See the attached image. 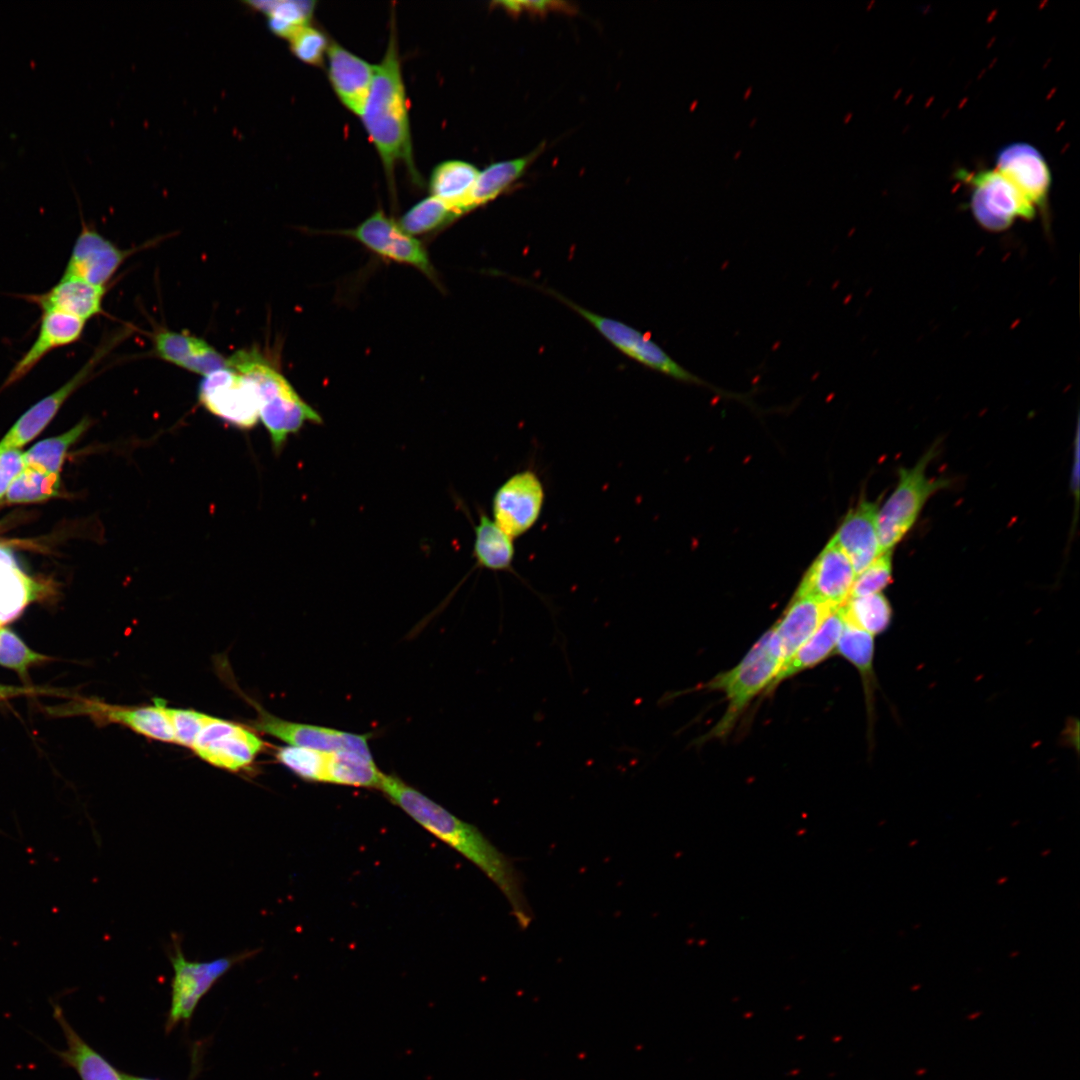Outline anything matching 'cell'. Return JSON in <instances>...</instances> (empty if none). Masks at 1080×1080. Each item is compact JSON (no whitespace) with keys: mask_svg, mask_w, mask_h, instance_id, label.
<instances>
[{"mask_svg":"<svg viewBox=\"0 0 1080 1080\" xmlns=\"http://www.w3.org/2000/svg\"><path fill=\"white\" fill-rule=\"evenodd\" d=\"M379 789L419 825L478 867L505 896L520 928L529 926L531 913L519 873L481 831L395 775L384 774Z\"/></svg>","mask_w":1080,"mask_h":1080,"instance_id":"cell-1","label":"cell"},{"mask_svg":"<svg viewBox=\"0 0 1080 1080\" xmlns=\"http://www.w3.org/2000/svg\"><path fill=\"white\" fill-rule=\"evenodd\" d=\"M374 144L388 183L394 185V171L402 163L416 186L423 180L414 162L409 110L401 70L394 17L385 54L376 65L370 93L361 115Z\"/></svg>","mask_w":1080,"mask_h":1080,"instance_id":"cell-2","label":"cell"},{"mask_svg":"<svg viewBox=\"0 0 1080 1080\" xmlns=\"http://www.w3.org/2000/svg\"><path fill=\"white\" fill-rule=\"evenodd\" d=\"M228 366L248 378L259 398V421L267 430L273 450L280 452L289 436L306 423L319 424L321 416L296 392L283 374L256 348L239 350L227 358Z\"/></svg>","mask_w":1080,"mask_h":1080,"instance_id":"cell-3","label":"cell"},{"mask_svg":"<svg viewBox=\"0 0 1080 1080\" xmlns=\"http://www.w3.org/2000/svg\"><path fill=\"white\" fill-rule=\"evenodd\" d=\"M782 663L780 643L772 627L736 666L711 679L705 687L722 691L728 707L707 737H725L752 699L761 691H768Z\"/></svg>","mask_w":1080,"mask_h":1080,"instance_id":"cell-4","label":"cell"},{"mask_svg":"<svg viewBox=\"0 0 1080 1080\" xmlns=\"http://www.w3.org/2000/svg\"><path fill=\"white\" fill-rule=\"evenodd\" d=\"M935 456V447L927 451L911 468H900L893 493L877 513V535L881 553L890 551L915 524L928 500L946 487L945 478H930L926 468Z\"/></svg>","mask_w":1080,"mask_h":1080,"instance_id":"cell-5","label":"cell"},{"mask_svg":"<svg viewBox=\"0 0 1080 1080\" xmlns=\"http://www.w3.org/2000/svg\"><path fill=\"white\" fill-rule=\"evenodd\" d=\"M971 187L970 209L978 224L992 232L1008 229L1016 218L1032 219L1036 208L996 168L959 174Z\"/></svg>","mask_w":1080,"mask_h":1080,"instance_id":"cell-6","label":"cell"},{"mask_svg":"<svg viewBox=\"0 0 1080 1080\" xmlns=\"http://www.w3.org/2000/svg\"><path fill=\"white\" fill-rule=\"evenodd\" d=\"M549 293L585 318L606 340L631 359L675 380L714 388L677 363L642 332L619 320L591 312L554 291L550 290Z\"/></svg>","mask_w":1080,"mask_h":1080,"instance_id":"cell-7","label":"cell"},{"mask_svg":"<svg viewBox=\"0 0 1080 1080\" xmlns=\"http://www.w3.org/2000/svg\"><path fill=\"white\" fill-rule=\"evenodd\" d=\"M198 400L209 413L239 429H251L259 422L256 387L229 366L202 378Z\"/></svg>","mask_w":1080,"mask_h":1080,"instance_id":"cell-8","label":"cell"},{"mask_svg":"<svg viewBox=\"0 0 1080 1080\" xmlns=\"http://www.w3.org/2000/svg\"><path fill=\"white\" fill-rule=\"evenodd\" d=\"M339 233L355 239L376 255L412 266L435 281L436 272L423 244L381 209L356 227Z\"/></svg>","mask_w":1080,"mask_h":1080,"instance_id":"cell-9","label":"cell"},{"mask_svg":"<svg viewBox=\"0 0 1080 1080\" xmlns=\"http://www.w3.org/2000/svg\"><path fill=\"white\" fill-rule=\"evenodd\" d=\"M264 747L248 728L209 716L191 748L209 764L236 772L250 766Z\"/></svg>","mask_w":1080,"mask_h":1080,"instance_id":"cell-10","label":"cell"},{"mask_svg":"<svg viewBox=\"0 0 1080 1080\" xmlns=\"http://www.w3.org/2000/svg\"><path fill=\"white\" fill-rule=\"evenodd\" d=\"M545 501V490L532 470L510 476L492 499L494 522L512 539L528 532L538 521Z\"/></svg>","mask_w":1080,"mask_h":1080,"instance_id":"cell-11","label":"cell"},{"mask_svg":"<svg viewBox=\"0 0 1080 1080\" xmlns=\"http://www.w3.org/2000/svg\"><path fill=\"white\" fill-rule=\"evenodd\" d=\"M255 707L257 718L251 721L253 729L271 735L290 744L324 752L351 751L372 756L368 735L349 733L332 728L303 724L278 718L258 703L246 698Z\"/></svg>","mask_w":1080,"mask_h":1080,"instance_id":"cell-12","label":"cell"},{"mask_svg":"<svg viewBox=\"0 0 1080 1080\" xmlns=\"http://www.w3.org/2000/svg\"><path fill=\"white\" fill-rule=\"evenodd\" d=\"M236 960L233 957H222L209 962L189 961L180 949L177 950L171 959L174 975L167 1031L192 1016L200 999Z\"/></svg>","mask_w":1080,"mask_h":1080,"instance_id":"cell-13","label":"cell"},{"mask_svg":"<svg viewBox=\"0 0 1080 1080\" xmlns=\"http://www.w3.org/2000/svg\"><path fill=\"white\" fill-rule=\"evenodd\" d=\"M154 705L121 706L98 699H79L57 708V714L86 715L101 724L116 723L134 732L163 742H174L171 724L165 713V703L155 699Z\"/></svg>","mask_w":1080,"mask_h":1080,"instance_id":"cell-14","label":"cell"},{"mask_svg":"<svg viewBox=\"0 0 1080 1080\" xmlns=\"http://www.w3.org/2000/svg\"><path fill=\"white\" fill-rule=\"evenodd\" d=\"M113 346L101 343L91 358L67 382L29 408L0 442V452L19 449L35 438L53 419L64 402L89 378L93 369Z\"/></svg>","mask_w":1080,"mask_h":1080,"instance_id":"cell-15","label":"cell"},{"mask_svg":"<svg viewBox=\"0 0 1080 1080\" xmlns=\"http://www.w3.org/2000/svg\"><path fill=\"white\" fill-rule=\"evenodd\" d=\"M129 254L82 221L63 275L106 287Z\"/></svg>","mask_w":1080,"mask_h":1080,"instance_id":"cell-16","label":"cell"},{"mask_svg":"<svg viewBox=\"0 0 1080 1080\" xmlns=\"http://www.w3.org/2000/svg\"><path fill=\"white\" fill-rule=\"evenodd\" d=\"M855 571L844 551L831 540L806 572L794 596H806L833 607L850 597Z\"/></svg>","mask_w":1080,"mask_h":1080,"instance_id":"cell-17","label":"cell"},{"mask_svg":"<svg viewBox=\"0 0 1080 1080\" xmlns=\"http://www.w3.org/2000/svg\"><path fill=\"white\" fill-rule=\"evenodd\" d=\"M996 169L1035 207L1045 209L1051 174L1042 154L1027 143H1013L1000 150Z\"/></svg>","mask_w":1080,"mask_h":1080,"instance_id":"cell-18","label":"cell"},{"mask_svg":"<svg viewBox=\"0 0 1080 1080\" xmlns=\"http://www.w3.org/2000/svg\"><path fill=\"white\" fill-rule=\"evenodd\" d=\"M327 75L340 102L351 113L363 114L376 65H372L339 43L331 41L327 51Z\"/></svg>","mask_w":1080,"mask_h":1080,"instance_id":"cell-19","label":"cell"},{"mask_svg":"<svg viewBox=\"0 0 1080 1080\" xmlns=\"http://www.w3.org/2000/svg\"><path fill=\"white\" fill-rule=\"evenodd\" d=\"M84 320L54 311L42 312L38 335L11 369L3 388L25 377L49 352L78 341L85 326Z\"/></svg>","mask_w":1080,"mask_h":1080,"instance_id":"cell-20","label":"cell"},{"mask_svg":"<svg viewBox=\"0 0 1080 1080\" xmlns=\"http://www.w3.org/2000/svg\"><path fill=\"white\" fill-rule=\"evenodd\" d=\"M877 513L876 504L860 502L848 513L832 539L848 556L856 575L881 554Z\"/></svg>","mask_w":1080,"mask_h":1080,"instance_id":"cell-21","label":"cell"},{"mask_svg":"<svg viewBox=\"0 0 1080 1080\" xmlns=\"http://www.w3.org/2000/svg\"><path fill=\"white\" fill-rule=\"evenodd\" d=\"M153 342L162 360L203 377L228 366L227 358L207 341L185 332L160 330Z\"/></svg>","mask_w":1080,"mask_h":1080,"instance_id":"cell-22","label":"cell"},{"mask_svg":"<svg viewBox=\"0 0 1080 1080\" xmlns=\"http://www.w3.org/2000/svg\"><path fill=\"white\" fill-rule=\"evenodd\" d=\"M105 292L106 287L62 275L48 291L25 295L24 298L37 305L42 312H60L86 321L102 313Z\"/></svg>","mask_w":1080,"mask_h":1080,"instance_id":"cell-23","label":"cell"},{"mask_svg":"<svg viewBox=\"0 0 1080 1080\" xmlns=\"http://www.w3.org/2000/svg\"><path fill=\"white\" fill-rule=\"evenodd\" d=\"M834 609L836 607L811 597H793L783 617L773 626L780 643L782 666L817 631Z\"/></svg>","mask_w":1080,"mask_h":1080,"instance_id":"cell-24","label":"cell"},{"mask_svg":"<svg viewBox=\"0 0 1080 1080\" xmlns=\"http://www.w3.org/2000/svg\"><path fill=\"white\" fill-rule=\"evenodd\" d=\"M53 1017L66 1042L65 1049L54 1050V1053L78 1074L80 1080H123L122 1073L77 1033L58 1004H53Z\"/></svg>","mask_w":1080,"mask_h":1080,"instance_id":"cell-25","label":"cell"},{"mask_svg":"<svg viewBox=\"0 0 1080 1080\" xmlns=\"http://www.w3.org/2000/svg\"><path fill=\"white\" fill-rule=\"evenodd\" d=\"M843 627L844 619L839 607L825 618L817 631L781 667L768 690L774 689L781 681L821 663L830 656L837 646Z\"/></svg>","mask_w":1080,"mask_h":1080,"instance_id":"cell-26","label":"cell"},{"mask_svg":"<svg viewBox=\"0 0 1080 1080\" xmlns=\"http://www.w3.org/2000/svg\"><path fill=\"white\" fill-rule=\"evenodd\" d=\"M479 171L462 160H446L434 167L428 187L434 196L452 207L457 218L466 214L465 206Z\"/></svg>","mask_w":1080,"mask_h":1080,"instance_id":"cell-27","label":"cell"},{"mask_svg":"<svg viewBox=\"0 0 1080 1080\" xmlns=\"http://www.w3.org/2000/svg\"><path fill=\"white\" fill-rule=\"evenodd\" d=\"M536 152L521 158L493 163L479 172L465 206L466 214L493 201L507 190L535 159Z\"/></svg>","mask_w":1080,"mask_h":1080,"instance_id":"cell-28","label":"cell"},{"mask_svg":"<svg viewBox=\"0 0 1080 1080\" xmlns=\"http://www.w3.org/2000/svg\"><path fill=\"white\" fill-rule=\"evenodd\" d=\"M474 533L473 556L478 565L492 571L512 572L514 539L485 514L480 515Z\"/></svg>","mask_w":1080,"mask_h":1080,"instance_id":"cell-29","label":"cell"},{"mask_svg":"<svg viewBox=\"0 0 1080 1080\" xmlns=\"http://www.w3.org/2000/svg\"><path fill=\"white\" fill-rule=\"evenodd\" d=\"M243 4L267 18L274 35L288 40L300 28L311 24L316 1L310 0H252Z\"/></svg>","mask_w":1080,"mask_h":1080,"instance_id":"cell-30","label":"cell"},{"mask_svg":"<svg viewBox=\"0 0 1080 1080\" xmlns=\"http://www.w3.org/2000/svg\"><path fill=\"white\" fill-rule=\"evenodd\" d=\"M383 777L372 756L351 751L328 752L325 783L379 789Z\"/></svg>","mask_w":1080,"mask_h":1080,"instance_id":"cell-31","label":"cell"},{"mask_svg":"<svg viewBox=\"0 0 1080 1080\" xmlns=\"http://www.w3.org/2000/svg\"><path fill=\"white\" fill-rule=\"evenodd\" d=\"M840 610L845 623L872 636L885 632L893 618L891 604L881 593L849 597Z\"/></svg>","mask_w":1080,"mask_h":1080,"instance_id":"cell-32","label":"cell"},{"mask_svg":"<svg viewBox=\"0 0 1080 1080\" xmlns=\"http://www.w3.org/2000/svg\"><path fill=\"white\" fill-rule=\"evenodd\" d=\"M41 592L42 586L18 566H0V625L18 617Z\"/></svg>","mask_w":1080,"mask_h":1080,"instance_id":"cell-33","label":"cell"},{"mask_svg":"<svg viewBox=\"0 0 1080 1080\" xmlns=\"http://www.w3.org/2000/svg\"><path fill=\"white\" fill-rule=\"evenodd\" d=\"M90 424V419L85 417L65 433L36 443L23 453L25 466L50 474H59L67 450Z\"/></svg>","mask_w":1080,"mask_h":1080,"instance_id":"cell-34","label":"cell"},{"mask_svg":"<svg viewBox=\"0 0 1080 1080\" xmlns=\"http://www.w3.org/2000/svg\"><path fill=\"white\" fill-rule=\"evenodd\" d=\"M835 650L858 669L864 681L866 696L869 697L874 682V636L844 622Z\"/></svg>","mask_w":1080,"mask_h":1080,"instance_id":"cell-35","label":"cell"},{"mask_svg":"<svg viewBox=\"0 0 1080 1080\" xmlns=\"http://www.w3.org/2000/svg\"><path fill=\"white\" fill-rule=\"evenodd\" d=\"M457 219L451 206L430 195L406 211L398 223L405 232L415 237L436 232Z\"/></svg>","mask_w":1080,"mask_h":1080,"instance_id":"cell-36","label":"cell"},{"mask_svg":"<svg viewBox=\"0 0 1080 1080\" xmlns=\"http://www.w3.org/2000/svg\"><path fill=\"white\" fill-rule=\"evenodd\" d=\"M59 474H50L27 467L16 476L6 492L9 503L39 502L57 495Z\"/></svg>","mask_w":1080,"mask_h":1080,"instance_id":"cell-37","label":"cell"},{"mask_svg":"<svg viewBox=\"0 0 1080 1080\" xmlns=\"http://www.w3.org/2000/svg\"><path fill=\"white\" fill-rule=\"evenodd\" d=\"M328 752L306 747L285 746L276 751V759L298 777L325 782Z\"/></svg>","mask_w":1080,"mask_h":1080,"instance_id":"cell-38","label":"cell"},{"mask_svg":"<svg viewBox=\"0 0 1080 1080\" xmlns=\"http://www.w3.org/2000/svg\"><path fill=\"white\" fill-rule=\"evenodd\" d=\"M291 53L301 62L323 66L330 45L327 35L312 24L296 31L288 40Z\"/></svg>","mask_w":1080,"mask_h":1080,"instance_id":"cell-39","label":"cell"},{"mask_svg":"<svg viewBox=\"0 0 1080 1080\" xmlns=\"http://www.w3.org/2000/svg\"><path fill=\"white\" fill-rule=\"evenodd\" d=\"M892 580V550L881 553L855 576L850 597L880 593Z\"/></svg>","mask_w":1080,"mask_h":1080,"instance_id":"cell-40","label":"cell"},{"mask_svg":"<svg viewBox=\"0 0 1080 1080\" xmlns=\"http://www.w3.org/2000/svg\"><path fill=\"white\" fill-rule=\"evenodd\" d=\"M43 660L44 655L31 650L11 630L0 628V665L25 674L29 666Z\"/></svg>","mask_w":1080,"mask_h":1080,"instance_id":"cell-41","label":"cell"},{"mask_svg":"<svg viewBox=\"0 0 1080 1080\" xmlns=\"http://www.w3.org/2000/svg\"><path fill=\"white\" fill-rule=\"evenodd\" d=\"M165 713L171 724L175 743L190 748L209 717L195 710L167 706Z\"/></svg>","mask_w":1080,"mask_h":1080,"instance_id":"cell-42","label":"cell"},{"mask_svg":"<svg viewBox=\"0 0 1080 1080\" xmlns=\"http://www.w3.org/2000/svg\"><path fill=\"white\" fill-rule=\"evenodd\" d=\"M25 468L23 452L19 449H9L0 452V500L16 478Z\"/></svg>","mask_w":1080,"mask_h":1080,"instance_id":"cell-43","label":"cell"},{"mask_svg":"<svg viewBox=\"0 0 1080 1080\" xmlns=\"http://www.w3.org/2000/svg\"><path fill=\"white\" fill-rule=\"evenodd\" d=\"M506 11L512 14H518L524 11L543 14L553 10H569V6L564 2L557 1H500L495 3Z\"/></svg>","mask_w":1080,"mask_h":1080,"instance_id":"cell-44","label":"cell"},{"mask_svg":"<svg viewBox=\"0 0 1080 1080\" xmlns=\"http://www.w3.org/2000/svg\"><path fill=\"white\" fill-rule=\"evenodd\" d=\"M36 692H39V691H36V690H34L32 688L12 687V686H5V685L0 684V700L7 699L9 697H13V696H17V695L31 694V693H36Z\"/></svg>","mask_w":1080,"mask_h":1080,"instance_id":"cell-45","label":"cell"},{"mask_svg":"<svg viewBox=\"0 0 1080 1080\" xmlns=\"http://www.w3.org/2000/svg\"><path fill=\"white\" fill-rule=\"evenodd\" d=\"M0 566H17L16 559L10 549L0 544Z\"/></svg>","mask_w":1080,"mask_h":1080,"instance_id":"cell-46","label":"cell"},{"mask_svg":"<svg viewBox=\"0 0 1080 1080\" xmlns=\"http://www.w3.org/2000/svg\"><path fill=\"white\" fill-rule=\"evenodd\" d=\"M122 1077H123V1080H154V1079H149V1078H145V1077L128 1075V1074H125V1073H122Z\"/></svg>","mask_w":1080,"mask_h":1080,"instance_id":"cell-47","label":"cell"},{"mask_svg":"<svg viewBox=\"0 0 1080 1080\" xmlns=\"http://www.w3.org/2000/svg\"><path fill=\"white\" fill-rule=\"evenodd\" d=\"M750 90H751V88H749V89H748V91H747V92L745 93V97H747V95L749 94V91H750Z\"/></svg>","mask_w":1080,"mask_h":1080,"instance_id":"cell-48","label":"cell"}]
</instances>
